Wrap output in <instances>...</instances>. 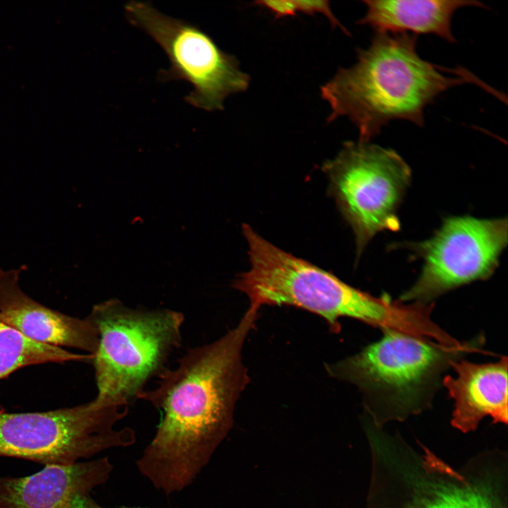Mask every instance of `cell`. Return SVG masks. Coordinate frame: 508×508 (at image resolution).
Wrapping results in <instances>:
<instances>
[{
  "mask_svg": "<svg viewBox=\"0 0 508 508\" xmlns=\"http://www.w3.org/2000/svg\"><path fill=\"white\" fill-rule=\"evenodd\" d=\"M260 308L250 306L238 323L212 343L188 349L157 385L139 396L162 412L136 461L140 473L167 495L196 479L233 423L235 405L249 382L243 346Z\"/></svg>",
  "mask_w": 508,
  "mask_h": 508,
  "instance_id": "1",
  "label": "cell"
},
{
  "mask_svg": "<svg viewBox=\"0 0 508 508\" xmlns=\"http://www.w3.org/2000/svg\"><path fill=\"white\" fill-rule=\"evenodd\" d=\"M417 35L376 32L366 49L357 50V62L340 68L321 87L329 104L328 121L344 116L357 128L361 142L369 143L389 122L424 125L425 109L447 90L474 75L459 71L453 75L423 59Z\"/></svg>",
  "mask_w": 508,
  "mask_h": 508,
  "instance_id": "2",
  "label": "cell"
},
{
  "mask_svg": "<svg viewBox=\"0 0 508 508\" xmlns=\"http://www.w3.org/2000/svg\"><path fill=\"white\" fill-rule=\"evenodd\" d=\"M371 458L368 508H507V455L483 451L453 467L419 441L365 420Z\"/></svg>",
  "mask_w": 508,
  "mask_h": 508,
  "instance_id": "3",
  "label": "cell"
},
{
  "mask_svg": "<svg viewBox=\"0 0 508 508\" xmlns=\"http://www.w3.org/2000/svg\"><path fill=\"white\" fill-rule=\"evenodd\" d=\"M242 228L251 266L234 287L248 296L250 306L300 308L322 318L334 333L339 332V319L344 317L382 330L416 334L421 329L423 315L417 305L375 297L274 246L250 225Z\"/></svg>",
  "mask_w": 508,
  "mask_h": 508,
  "instance_id": "4",
  "label": "cell"
},
{
  "mask_svg": "<svg viewBox=\"0 0 508 508\" xmlns=\"http://www.w3.org/2000/svg\"><path fill=\"white\" fill-rule=\"evenodd\" d=\"M382 332L381 339L356 354L326 365L332 377L360 389L365 418L379 427L428 409L443 374L453 362L479 351L484 340L478 336L447 346L397 330Z\"/></svg>",
  "mask_w": 508,
  "mask_h": 508,
  "instance_id": "5",
  "label": "cell"
},
{
  "mask_svg": "<svg viewBox=\"0 0 508 508\" xmlns=\"http://www.w3.org/2000/svg\"><path fill=\"white\" fill-rule=\"evenodd\" d=\"M86 318L98 333L91 363L99 402L130 405L167 368L182 344L184 315L167 308H133L119 299L95 305Z\"/></svg>",
  "mask_w": 508,
  "mask_h": 508,
  "instance_id": "6",
  "label": "cell"
},
{
  "mask_svg": "<svg viewBox=\"0 0 508 508\" xmlns=\"http://www.w3.org/2000/svg\"><path fill=\"white\" fill-rule=\"evenodd\" d=\"M129 406L99 402L48 411L8 413L0 408V456L48 465H70L135 442L130 428L117 423Z\"/></svg>",
  "mask_w": 508,
  "mask_h": 508,
  "instance_id": "7",
  "label": "cell"
},
{
  "mask_svg": "<svg viewBox=\"0 0 508 508\" xmlns=\"http://www.w3.org/2000/svg\"><path fill=\"white\" fill-rule=\"evenodd\" d=\"M322 170L329 193L355 234L357 259L377 232L399 229L397 210L411 172L395 151L370 143L346 142Z\"/></svg>",
  "mask_w": 508,
  "mask_h": 508,
  "instance_id": "8",
  "label": "cell"
},
{
  "mask_svg": "<svg viewBox=\"0 0 508 508\" xmlns=\"http://www.w3.org/2000/svg\"><path fill=\"white\" fill-rule=\"evenodd\" d=\"M124 9L129 22L146 32L168 56L171 66L159 73V79L183 80L193 85L186 97L190 105L222 110L229 95L248 88L249 76L236 57L197 25L167 16L147 2L130 1Z\"/></svg>",
  "mask_w": 508,
  "mask_h": 508,
  "instance_id": "9",
  "label": "cell"
},
{
  "mask_svg": "<svg viewBox=\"0 0 508 508\" xmlns=\"http://www.w3.org/2000/svg\"><path fill=\"white\" fill-rule=\"evenodd\" d=\"M507 243L506 218L445 219L432 238L408 247L423 260V266L416 282L398 301L428 304L453 289L490 277Z\"/></svg>",
  "mask_w": 508,
  "mask_h": 508,
  "instance_id": "10",
  "label": "cell"
},
{
  "mask_svg": "<svg viewBox=\"0 0 508 508\" xmlns=\"http://www.w3.org/2000/svg\"><path fill=\"white\" fill-rule=\"evenodd\" d=\"M108 457L70 465H48L24 477L0 478V508H82L85 499L109 478Z\"/></svg>",
  "mask_w": 508,
  "mask_h": 508,
  "instance_id": "11",
  "label": "cell"
},
{
  "mask_svg": "<svg viewBox=\"0 0 508 508\" xmlns=\"http://www.w3.org/2000/svg\"><path fill=\"white\" fill-rule=\"evenodd\" d=\"M23 269L0 267V318L34 341L92 355L99 341L92 324L86 318L65 315L28 296L19 285Z\"/></svg>",
  "mask_w": 508,
  "mask_h": 508,
  "instance_id": "12",
  "label": "cell"
},
{
  "mask_svg": "<svg viewBox=\"0 0 508 508\" xmlns=\"http://www.w3.org/2000/svg\"><path fill=\"white\" fill-rule=\"evenodd\" d=\"M455 376L445 375L442 384L454 400L452 425L467 433L483 418L507 423V358L497 362L474 363L458 360L452 364Z\"/></svg>",
  "mask_w": 508,
  "mask_h": 508,
  "instance_id": "13",
  "label": "cell"
},
{
  "mask_svg": "<svg viewBox=\"0 0 508 508\" xmlns=\"http://www.w3.org/2000/svg\"><path fill=\"white\" fill-rule=\"evenodd\" d=\"M366 13L358 23L376 32L436 35L456 42L452 22L454 13L468 6H486L478 1L365 0Z\"/></svg>",
  "mask_w": 508,
  "mask_h": 508,
  "instance_id": "14",
  "label": "cell"
},
{
  "mask_svg": "<svg viewBox=\"0 0 508 508\" xmlns=\"http://www.w3.org/2000/svg\"><path fill=\"white\" fill-rule=\"evenodd\" d=\"M93 356L34 341L0 318V380L32 365L90 361Z\"/></svg>",
  "mask_w": 508,
  "mask_h": 508,
  "instance_id": "15",
  "label": "cell"
},
{
  "mask_svg": "<svg viewBox=\"0 0 508 508\" xmlns=\"http://www.w3.org/2000/svg\"><path fill=\"white\" fill-rule=\"evenodd\" d=\"M297 11L307 14L320 13L324 15L334 27H339L348 32L333 14L328 1H294Z\"/></svg>",
  "mask_w": 508,
  "mask_h": 508,
  "instance_id": "16",
  "label": "cell"
},
{
  "mask_svg": "<svg viewBox=\"0 0 508 508\" xmlns=\"http://www.w3.org/2000/svg\"><path fill=\"white\" fill-rule=\"evenodd\" d=\"M255 4L258 6L267 8L271 11L277 18L292 16L298 12L296 3L294 0L257 1Z\"/></svg>",
  "mask_w": 508,
  "mask_h": 508,
  "instance_id": "17",
  "label": "cell"
},
{
  "mask_svg": "<svg viewBox=\"0 0 508 508\" xmlns=\"http://www.w3.org/2000/svg\"><path fill=\"white\" fill-rule=\"evenodd\" d=\"M82 508H106L95 502L90 496L86 497L83 503Z\"/></svg>",
  "mask_w": 508,
  "mask_h": 508,
  "instance_id": "18",
  "label": "cell"
}]
</instances>
